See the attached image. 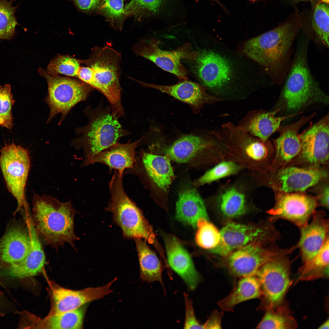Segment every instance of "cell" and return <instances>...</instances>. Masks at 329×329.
<instances>
[{
    "label": "cell",
    "mask_w": 329,
    "mask_h": 329,
    "mask_svg": "<svg viewBox=\"0 0 329 329\" xmlns=\"http://www.w3.org/2000/svg\"><path fill=\"white\" fill-rule=\"evenodd\" d=\"M300 24L287 22L247 41L244 54L263 67L276 83L281 84L291 64V50Z\"/></svg>",
    "instance_id": "1"
},
{
    "label": "cell",
    "mask_w": 329,
    "mask_h": 329,
    "mask_svg": "<svg viewBox=\"0 0 329 329\" xmlns=\"http://www.w3.org/2000/svg\"><path fill=\"white\" fill-rule=\"evenodd\" d=\"M309 40H298L295 54L288 70L281 96L288 112L298 111L311 104L327 105L329 97L320 87L309 66Z\"/></svg>",
    "instance_id": "2"
},
{
    "label": "cell",
    "mask_w": 329,
    "mask_h": 329,
    "mask_svg": "<svg viewBox=\"0 0 329 329\" xmlns=\"http://www.w3.org/2000/svg\"><path fill=\"white\" fill-rule=\"evenodd\" d=\"M33 222L38 235L54 247L73 244L77 238L74 232L75 210L70 201H60L46 195L35 193Z\"/></svg>",
    "instance_id": "3"
},
{
    "label": "cell",
    "mask_w": 329,
    "mask_h": 329,
    "mask_svg": "<svg viewBox=\"0 0 329 329\" xmlns=\"http://www.w3.org/2000/svg\"><path fill=\"white\" fill-rule=\"evenodd\" d=\"M217 131L226 150L224 160L234 162L249 172L263 171L271 164L273 148L270 141L253 136L231 122L222 124Z\"/></svg>",
    "instance_id": "4"
},
{
    "label": "cell",
    "mask_w": 329,
    "mask_h": 329,
    "mask_svg": "<svg viewBox=\"0 0 329 329\" xmlns=\"http://www.w3.org/2000/svg\"><path fill=\"white\" fill-rule=\"evenodd\" d=\"M121 55L110 46H95L89 57L81 60L90 67L93 73L91 87L102 93L111 105L112 111L118 116L124 115L121 101L120 84Z\"/></svg>",
    "instance_id": "5"
},
{
    "label": "cell",
    "mask_w": 329,
    "mask_h": 329,
    "mask_svg": "<svg viewBox=\"0 0 329 329\" xmlns=\"http://www.w3.org/2000/svg\"><path fill=\"white\" fill-rule=\"evenodd\" d=\"M123 173L115 170L109 184L111 195L107 209L113 214L115 222L121 228L124 236L140 238L153 243L152 229L140 210L129 199L123 188Z\"/></svg>",
    "instance_id": "6"
},
{
    "label": "cell",
    "mask_w": 329,
    "mask_h": 329,
    "mask_svg": "<svg viewBox=\"0 0 329 329\" xmlns=\"http://www.w3.org/2000/svg\"><path fill=\"white\" fill-rule=\"evenodd\" d=\"M169 158L179 163L189 161L198 157L201 165L214 166L224 160L226 150L218 131L201 135L182 136L166 150Z\"/></svg>",
    "instance_id": "7"
},
{
    "label": "cell",
    "mask_w": 329,
    "mask_h": 329,
    "mask_svg": "<svg viewBox=\"0 0 329 329\" xmlns=\"http://www.w3.org/2000/svg\"><path fill=\"white\" fill-rule=\"evenodd\" d=\"M250 173L257 187H268L273 190L286 193L303 192L328 176V171L321 167L294 166H286L273 172L264 170Z\"/></svg>",
    "instance_id": "8"
},
{
    "label": "cell",
    "mask_w": 329,
    "mask_h": 329,
    "mask_svg": "<svg viewBox=\"0 0 329 329\" xmlns=\"http://www.w3.org/2000/svg\"><path fill=\"white\" fill-rule=\"evenodd\" d=\"M257 187L249 172L244 171L220 184L208 200L225 217L236 218L249 209Z\"/></svg>",
    "instance_id": "9"
},
{
    "label": "cell",
    "mask_w": 329,
    "mask_h": 329,
    "mask_svg": "<svg viewBox=\"0 0 329 329\" xmlns=\"http://www.w3.org/2000/svg\"><path fill=\"white\" fill-rule=\"evenodd\" d=\"M110 108H97L85 128L83 143L86 158L118 143L126 134Z\"/></svg>",
    "instance_id": "10"
},
{
    "label": "cell",
    "mask_w": 329,
    "mask_h": 329,
    "mask_svg": "<svg viewBox=\"0 0 329 329\" xmlns=\"http://www.w3.org/2000/svg\"><path fill=\"white\" fill-rule=\"evenodd\" d=\"M291 248L277 256L263 265L256 276L260 282L264 301L267 309L275 308L282 302L292 281L291 262L288 255Z\"/></svg>",
    "instance_id": "11"
},
{
    "label": "cell",
    "mask_w": 329,
    "mask_h": 329,
    "mask_svg": "<svg viewBox=\"0 0 329 329\" xmlns=\"http://www.w3.org/2000/svg\"><path fill=\"white\" fill-rule=\"evenodd\" d=\"M38 71L48 84L47 102L50 111L48 121L58 113L65 117L74 105L85 101L92 90V87L81 80L52 76L41 68Z\"/></svg>",
    "instance_id": "12"
},
{
    "label": "cell",
    "mask_w": 329,
    "mask_h": 329,
    "mask_svg": "<svg viewBox=\"0 0 329 329\" xmlns=\"http://www.w3.org/2000/svg\"><path fill=\"white\" fill-rule=\"evenodd\" d=\"M0 166L7 188L17 202L16 211L25 206V191L30 168L27 150L13 143L1 150Z\"/></svg>",
    "instance_id": "13"
},
{
    "label": "cell",
    "mask_w": 329,
    "mask_h": 329,
    "mask_svg": "<svg viewBox=\"0 0 329 329\" xmlns=\"http://www.w3.org/2000/svg\"><path fill=\"white\" fill-rule=\"evenodd\" d=\"M161 41L155 38L141 40L134 44L133 52L137 56L153 62L163 70L176 76L180 80L188 79V72L181 62L182 59L195 60L197 51H192V44L186 42L171 51L161 49Z\"/></svg>",
    "instance_id": "14"
},
{
    "label": "cell",
    "mask_w": 329,
    "mask_h": 329,
    "mask_svg": "<svg viewBox=\"0 0 329 329\" xmlns=\"http://www.w3.org/2000/svg\"><path fill=\"white\" fill-rule=\"evenodd\" d=\"M328 114L312 124L299 134L301 149L293 166L303 164L304 167L319 168L328 163Z\"/></svg>",
    "instance_id": "15"
},
{
    "label": "cell",
    "mask_w": 329,
    "mask_h": 329,
    "mask_svg": "<svg viewBox=\"0 0 329 329\" xmlns=\"http://www.w3.org/2000/svg\"><path fill=\"white\" fill-rule=\"evenodd\" d=\"M286 249H280L276 244L265 247L261 243H250L227 256L221 266L235 278L256 276L263 265Z\"/></svg>",
    "instance_id": "16"
},
{
    "label": "cell",
    "mask_w": 329,
    "mask_h": 329,
    "mask_svg": "<svg viewBox=\"0 0 329 329\" xmlns=\"http://www.w3.org/2000/svg\"><path fill=\"white\" fill-rule=\"evenodd\" d=\"M195 61L196 74L203 85L216 94L221 101L232 80V68L224 57L210 50L197 51Z\"/></svg>",
    "instance_id": "17"
},
{
    "label": "cell",
    "mask_w": 329,
    "mask_h": 329,
    "mask_svg": "<svg viewBox=\"0 0 329 329\" xmlns=\"http://www.w3.org/2000/svg\"><path fill=\"white\" fill-rule=\"evenodd\" d=\"M275 203L267 213L269 220L288 221L300 227L308 222L318 206L315 197L301 192L286 193L273 190Z\"/></svg>",
    "instance_id": "18"
},
{
    "label": "cell",
    "mask_w": 329,
    "mask_h": 329,
    "mask_svg": "<svg viewBox=\"0 0 329 329\" xmlns=\"http://www.w3.org/2000/svg\"><path fill=\"white\" fill-rule=\"evenodd\" d=\"M117 279V278H115L102 286L89 287L78 290L66 288L54 281H48V290L51 306L46 317L57 315L74 310L87 303L103 298L112 292L111 287Z\"/></svg>",
    "instance_id": "19"
},
{
    "label": "cell",
    "mask_w": 329,
    "mask_h": 329,
    "mask_svg": "<svg viewBox=\"0 0 329 329\" xmlns=\"http://www.w3.org/2000/svg\"><path fill=\"white\" fill-rule=\"evenodd\" d=\"M314 117L313 114L302 116L292 124L280 126L278 130L280 135L274 140L275 155L272 161L265 170L273 172L286 166L299 154L301 149L300 128Z\"/></svg>",
    "instance_id": "20"
},
{
    "label": "cell",
    "mask_w": 329,
    "mask_h": 329,
    "mask_svg": "<svg viewBox=\"0 0 329 329\" xmlns=\"http://www.w3.org/2000/svg\"><path fill=\"white\" fill-rule=\"evenodd\" d=\"M324 211H315L312 221L299 227V240L294 246L298 248L304 263L311 260L317 253L329 236V220Z\"/></svg>",
    "instance_id": "21"
},
{
    "label": "cell",
    "mask_w": 329,
    "mask_h": 329,
    "mask_svg": "<svg viewBox=\"0 0 329 329\" xmlns=\"http://www.w3.org/2000/svg\"><path fill=\"white\" fill-rule=\"evenodd\" d=\"M271 227V221L265 229L251 225L228 223L220 231V241L215 247L211 249V252L221 256H227L263 235Z\"/></svg>",
    "instance_id": "22"
},
{
    "label": "cell",
    "mask_w": 329,
    "mask_h": 329,
    "mask_svg": "<svg viewBox=\"0 0 329 329\" xmlns=\"http://www.w3.org/2000/svg\"><path fill=\"white\" fill-rule=\"evenodd\" d=\"M144 87L165 93L190 105L197 111L205 104H213L221 101L214 95L208 94L204 87L188 79L181 80L175 84L163 85L148 83L136 80Z\"/></svg>",
    "instance_id": "23"
},
{
    "label": "cell",
    "mask_w": 329,
    "mask_h": 329,
    "mask_svg": "<svg viewBox=\"0 0 329 329\" xmlns=\"http://www.w3.org/2000/svg\"><path fill=\"white\" fill-rule=\"evenodd\" d=\"M25 220L30 236V251L23 260L10 265L6 270L8 275L19 278L33 276L39 274L42 271L45 262V256L39 235L32 218L27 213Z\"/></svg>",
    "instance_id": "24"
},
{
    "label": "cell",
    "mask_w": 329,
    "mask_h": 329,
    "mask_svg": "<svg viewBox=\"0 0 329 329\" xmlns=\"http://www.w3.org/2000/svg\"><path fill=\"white\" fill-rule=\"evenodd\" d=\"M281 109L280 108L271 112L262 109L250 111L239 121L237 126L243 131L262 141H266L273 133L278 131L282 122L300 114L283 117L275 116Z\"/></svg>",
    "instance_id": "25"
},
{
    "label": "cell",
    "mask_w": 329,
    "mask_h": 329,
    "mask_svg": "<svg viewBox=\"0 0 329 329\" xmlns=\"http://www.w3.org/2000/svg\"><path fill=\"white\" fill-rule=\"evenodd\" d=\"M164 239L169 266L183 279L190 290H194L200 277L189 254L175 237L166 236Z\"/></svg>",
    "instance_id": "26"
},
{
    "label": "cell",
    "mask_w": 329,
    "mask_h": 329,
    "mask_svg": "<svg viewBox=\"0 0 329 329\" xmlns=\"http://www.w3.org/2000/svg\"><path fill=\"white\" fill-rule=\"evenodd\" d=\"M30 248L27 227L12 226L0 239V261L10 265L19 262L27 256Z\"/></svg>",
    "instance_id": "27"
},
{
    "label": "cell",
    "mask_w": 329,
    "mask_h": 329,
    "mask_svg": "<svg viewBox=\"0 0 329 329\" xmlns=\"http://www.w3.org/2000/svg\"><path fill=\"white\" fill-rule=\"evenodd\" d=\"M142 139L132 143H117L109 148L85 159L84 164L99 163L107 165L110 170L119 172L132 168L135 161V149Z\"/></svg>",
    "instance_id": "28"
},
{
    "label": "cell",
    "mask_w": 329,
    "mask_h": 329,
    "mask_svg": "<svg viewBox=\"0 0 329 329\" xmlns=\"http://www.w3.org/2000/svg\"><path fill=\"white\" fill-rule=\"evenodd\" d=\"M169 158L166 156L143 151L138 156L136 155L133 167L144 169L149 177L157 186L166 192L174 175Z\"/></svg>",
    "instance_id": "29"
},
{
    "label": "cell",
    "mask_w": 329,
    "mask_h": 329,
    "mask_svg": "<svg viewBox=\"0 0 329 329\" xmlns=\"http://www.w3.org/2000/svg\"><path fill=\"white\" fill-rule=\"evenodd\" d=\"M176 212L178 220L194 228L202 220L209 221L204 202L195 188H187L179 193Z\"/></svg>",
    "instance_id": "30"
},
{
    "label": "cell",
    "mask_w": 329,
    "mask_h": 329,
    "mask_svg": "<svg viewBox=\"0 0 329 329\" xmlns=\"http://www.w3.org/2000/svg\"><path fill=\"white\" fill-rule=\"evenodd\" d=\"M262 295L259 281L255 276L241 278L226 297L218 304L223 311H232L235 306L243 302L258 298Z\"/></svg>",
    "instance_id": "31"
},
{
    "label": "cell",
    "mask_w": 329,
    "mask_h": 329,
    "mask_svg": "<svg viewBox=\"0 0 329 329\" xmlns=\"http://www.w3.org/2000/svg\"><path fill=\"white\" fill-rule=\"evenodd\" d=\"M134 239L139 262L140 278L149 283L158 281L163 286L162 267L157 256L149 247L145 240L140 238Z\"/></svg>",
    "instance_id": "32"
},
{
    "label": "cell",
    "mask_w": 329,
    "mask_h": 329,
    "mask_svg": "<svg viewBox=\"0 0 329 329\" xmlns=\"http://www.w3.org/2000/svg\"><path fill=\"white\" fill-rule=\"evenodd\" d=\"M86 308L84 305L58 315L45 317L39 319L34 326L35 328L42 329L82 328Z\"/></svg>",
    "instance_id": "33"
},
{
    "label": "cell",
    "mask_w": 329,
    "mask_h": 329,
    "mask_svg": "<svg viewBox=\"0 0 329 329\" xmlns=\"http://www.w3.org/2000/svg\"><path fill=\"white\" fill-rule=\"evenodd\" d=\"M329 244L328 236L316 255L300 268L299 279L309 280L328 276Z\"/></svg>",
    "instance_id": "34"
},
{
    "label": "cell",
    "mask_w": 329,
    "mask_h": 329,
    "mask_svg": "<svg viewBox=\"0 0 329 329\" xmlns=\"http://www.w3.org/2000/svg\"><path fill=\"white\" fill-rule=\"evenodd\" d=\"M312 34L308 37L320 48L329 47V6L322 2L315 9L312 21Z\"/></svg>",
    "instance_id": "35"
},
{
    "label": "cell",
    "mask_w": 329,
    "mask_h": 329,
    "mask_svg": "<svg viewBox=\"0 0 329 329\" xmlns=\"http://www.w3.org/2000/svg\"><path fill=\"white\" fill-rule=\"evenodd\" d=\"M246 170L232 161L223 160L207 171L195 182L197 186L210 184L226 177L236 176Z\"/></svg>",
    "instance_id": "36"
},
{
    "label": "cell",
    "mask_w": 329,
    "mask_h": 329,
    "mask_svg": "<svg viewBox=\"0 0 329 329\" xmlns=\"http://www.w3.org/2000/svg\"><path fill=\"white\" fill-rule=\"evenodd\" d=\"M167 0H131L124 7L126 16L139 19L154 16L161 11Z\"/></svg>",
    "instance_id": "37"
},
{
    "label": "cell",
    "mask_w": 329,
    "mask_h": 329,
    "mask_svg": "<svg viewBox=\"0 0 329 329\" xmlns=\"http://www.w3.org/2000/svg\"><path fill=\"white\" fill-rule=\"evenodd\" d=\"M16 9L11 1L0 0V39L10 40L14 37L18 24L15 15Z\"/></svg>",
    "instance_id": "38"
},
{
    "label": "cell",
    "mask_w": 329,
    "mask_h": 329,
    "mask_svg": "<svg viewBox=\"0 0 329 329\" xmlns=\"http://www.w3.org/2000/svg\"><path fill=\"white\" fill-rule=\"evenodd\" d=\"M81 63V60L69 55H59L51 59L46 72L52 76L62 74L77 78Z\"/></svg>",
    "instance_id": "39"
},
{
    "label": "cell",
    "mask_w": 329,
    "mask_h": 329,
    "mask_svg": "<svg viewBox=\"0 0 329 329\" xmlns=\"http://www.w3.org/2000/svg\"><path fill=\"white\" fill-rule=\"evenodd\" d=\"M261 321L257 326L258 329L295 328L296 324L293 318L284 309H268Z\"/></svg>",
    "instance_id": "40"
},
{
    "label": "cell",
    "mask_w": 329,
    "mask_h": 329,
    "mask_svg": "<svg viewBox=\"0 0 329 329\" xmlns=\"http://www.w3.org/2000/svg\"><path fill=\"white\" fill-rule=\"evenodd\" d=\"M98 9L114 29H122L126 16L123 0H102Z\"/></svg>",
    "instance_id": "41"
},
{
    "label": "cell",
    "mask_w": 329,
    "mask_h": 329,
    "mask_svg": "<svg viewBox=\"0 0 329 329\" xmlns=\"http://www.w3.org/2000/svg\"><path fill=\"white\" fill-rule=\"evenodd\" d=\"M196 241L200 247L211 249L218 244L220 233L217 228L208 221L204 219L198 225Z\"/></svg>",
    "instance_id": "42"
},
{
    "label": "cell",
    "mask_w": 329,
    "mask_h": 329,
    "mask_svg": "<svg viewBox=\"0 0 329 329\" xmlns=\"http://www.w3.org/2000/svg\"><path fill=\"white\" fill-rule=\"evenodd\" d=\"M15 102L10 85H0V126L9 129L13 126L12 108Z\"/></svg>",
    "instance_id": "43"
},
{
    "label": "cell",
    "mask_w": 329,
    "mask_h": 329,
    "mask_svg": "<svg viewBox=\"0 0 329 329\" xmlns=\"http://www.w3.org/2000/svg\"><path fill=\"white\" fill-rule=\"evenodd\" d=\"M185 304V318L184 325L185 329H204L203 325L199 322L196 318L193 307L192 301L188 295L184 293Z\"/></svg>",
    "instance_id": "44"
},
{
    "label": "cell",
    "mask_w": 329,
    "mask_h": 329,
    "mask_svg": "<svg viewBox=\"0 0 329 329\" xmlns=\"http://www.w3.org/2000/svg\"><path fill=\"white\" fill-rule=\"evenodd\" d=\"M327 179L318 183L315 187L318 205L323 206L327 209L329 208V184Z\"/></svg>",
    "instance_id": "45"
},
{
    "label": "cell",
    "mask_w": 329,
    "mask_h": 329,
    "mask_svg": "<svg viewBox=\"0 0 329 329\" xmlns=\"http://www.w3.org/2000/svg\"><path fill=\"white\" fill-rule=\"evenodd\" d=\"M76 9L85 13H90L98 9L102 0H71Z\"/></svg>",
    "instance_id": "46"
},
{
    "label": "cell",
    "mask_w": 329,
    "mask_h": 329,
    "mask_svg": "<svg viewBox=\"0 0 329 329\" xmlns=\"http://www.w3.org/2000/svg\"><path fill=\"white\" fill-rule=\"evenodd\" d=\"M223 315L221 312L217 311L214 312L207 321L203 324L204 329L221 328V322Z\"/></svg>",
    "instance_id": "47"
},
{
    "label": "cell",
    "mask_w": 329,
    "mask_h": 329,
    "mask_svg": "<svg viewBox=\"0 0 329 329\" xmlns=\"http://www.w3.org/2000/svg\"><path fill=\"white\" fill-rule=\"evenodd\" d=\"M77 78L91 87L93 81L92 69L88 66H80L78 72Z\"/></svg>",
    "instance_id": "48"
},
{
    "label": "cell",
    "mask_w": 329,
    "mask_h": 329,
    "mask_svg": "<svg viewBox=\"0 0 329 329\" xmlns=\"http://www.w3.org/2000/svg\"><path fill=\"white\" fill-rule=\"evenodd\" d=\"M329 320L327 319L325 322H324L322 325H321L320 327L318 328L319 329H327L329 328Z\"/></svg>",
    "instance_id": "49"
},
{
    "label": "cell",
    "mask_w": 329,
    "mask_h": 329,
    "mask_svg": "<svg viewBox=\"0 0 329 329\" xmlns=\"http://www.w3.org/2000/svg\"><path fill=\"white\" fill-rule=\"evenodd\" d=\"M212 0L216 2L221 7L223 6V5L221 4V3L218 0Z\"/></svg>",
    "instance_id": "50"
},
{
    "label": "cell",
    "mask_w": 329,
    "mask_h": 329,
    "mask_svg": "<svg viewBox=\"0 0 329 329\" xmlns=\"http://www.w3.org/2000/svg\"><path fill=\"white\" fill-rule=\"evenodd\" d=\"M251 0V1H256V0Z\"/></svg>",
    "instance_id": "51"
}]
</instances>
